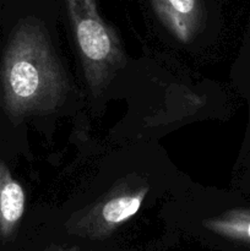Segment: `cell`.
I'll return each mask as SVG.
<instances>
[{
	"mask_svg": "<svg viewBox=\"0 0 250 251\" xmlns=\"http://www.w3.org/2000/svg\"><path fill=\"white\" fill-rule=\"evenodd\" d=\"M2 78L6 103L16 115L48 113L60 104L68 83L43 25L26 21L17 28Z\"/></svg>",
	"mask_w": 250,
	"mask_h": 251,
	"instance_id": "6da1fadb",
	"label": "cell"
},
{
	"mask_svg": "<svg viewBox=\"0 0 250 251\" xmlns=\"http://www.w3.org/2000/svg\"><path fill=\"white\" fill-rule=\"evenodd\" d=\"M26 196L4 163H0V234L9 237L21 221Z\"/></svg>",
	"mask_w": 250,
	"mask_h": 251,
	"instance_id": "5b68a950",
	"label": "cell"
},
{
	"mask_svg": "<svg viewBox=\"0 0 250 251\" xmlns=\"http://www.w3.org/2000/svg\"><path fill=\"white\" fill-rule=\"evenodd\" d=\"M47 251H78V250L75 249V248H71V249H69V248L53 247V248H50V249H48Z\"/></svg>",
	"mask_w": 250,
	"mask_h": 251,
	"instance_id": "52a82bcc",
	"label": "cell"
},
{
	"mask_svg": "<svg viewBox=\"0 0 250 251\" xmlns=\"http://www.w3.org/2000/svg\"><path fill=\"white\" fill-rule=\"evenodd\" d=\"M162 24L178 41L188 43L200 31L203 22L201 0H151Z\"/></svg>",
	"mask_w": 250,
	"mask_h": 251,
	"instance_id": "277c9868",
	"label": "cell"
},
{
	"mask_svg": "<svg viewBox=\"0 0 250 251\" xmlns=\"http://www.w3.org/2000/svg\"><path fill=\"white\" fill-rule=\"evenodd\" d=\"M81 54L85 77L93 95L102 92L124 64L114 29L102 20L97 0H65Z\"/></svg>",
	"mask_w": 250,
	"mask_h": 251,
	"instance_id": "7a4b0ae2",
	"label": "cell"
},
{
	"mask_svg": "<svg viewBox=\"0 0 250 251\" xmlns=\"http://www.w3.org/2000/svg\"><path fill=\"white\" fill-rule=\"evenodd\" d=\"M149 188L119 189L103 200L81 225L86 234L91 237H103L120 225L129 221L139 212Z\"/></svg>",
	"mask_w": 250,
	"mask_h": 251,
	"instance_id": "3957f363",
	"label": "cell"
},
{
	"mask_svg": "<svg viewBox=\"0 0 250 251\" xmlns=\"http://www.w3.org/2000/svg\"><path fill=\"white\" fill-rule=\"evenodd\" d=\"M208 230L228 239L250 243V210H232L203 222Z\"/></svg>",
	"mask_w": 250,
	"mask_h": 251,
	"instance_id": "8992f818",
	"label": "cell"
}]
</instances>
